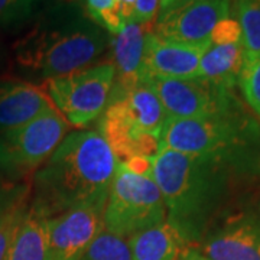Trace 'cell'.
Listing matches in <instances>:
<instances>
[{"label":"cell","instance_id":"obj_13","mask_svg":"<svg viewBox=\"0 0 260 260\" xmlns=\"http://www.w3.org/2000/svg\"><path fill=\"white\" fill-rule=\"evenodd\" d=\"M210 47L211 41L184 44L159 38L152 30L146 39L143 74L162 78H195L201 58Z\"/></svg>","mask_w":260,"mask_h":260},{"label":"cell","instance_id":"obj_11","mask_svg":"<svg viewBox=\"0 0 260 260\" xmlns=\"http://www.w3.org/2000/svg\"><path fill=\"white\" fill-rule=\"evenodd\" d=\"M232 5L233 0H182L159 13L153 34L184 44L207 42L217 23L232 15Z\"/></svg>","mask_w":260,"mask_h":260},{"label":"cell","instance_id":"obj_5","mask_svg":"<svg viewBox=\"0 0 260 260\" xmlns=\"http://www.w3.org/2000/svg\"><path fill=\"white\" fill-rule=\"evenodd\" d=\"M257 136L254 121L242 106L229 112L197 119H168L159 149L188 155H211L234 160Z\"/></svg>","mask_w":260,"mask_h":260},{"label":"cell","instance_id":"obj_29","mask_svg":"<svg viewBox=\"0 0 260 260\" xmlns=\"http://www.w3.org/2000/svg\"><path fill=\"white\" fill-rule=\"evenodd\" d=\"M179 260H208L204 257L195 247H184L181 251Z\"/></svg>","mask_w":260,"mask_h":260},{"label":"cell","instance_id":"obj_31","mask_svg":"<svg viewBox=\"0 0 260 260\" xmlns=\"http://www.w3.org/2000/svg\"><path fill=\"white\" fill-rule=\"evenodd\" d=\"M5 64H6V49L3 47V44L0 42V73L3 71Z\"/></svg>","mask_w":260,"mask_h":260},{"label":"cell","instance_id":"obj_17","mask_svg":"<svg viewBox=\"0 0 260 260\" xmlns=\"http://www.w3.org/2000/svg\"><path fill=\"white\" fill-rule=\"evenodd\" d=\"M47 218L30 210L20 218L5 260H47Z\"/></svg>","mask_w":260,"mask_h":260},{"label":"cell","instance_id":"obj_30","mask_svg":"<svg viewBox=\"0 0 260 260\" xmlns=\"http://www.w3.org/2000/svg\"><path fill=\"white\" fill-rule=\"evenodd\" d=\"M179 2H182V0H160V5H159V10H160V13H162V12H165V10L171 9L172 6L178 5Z\"/></svg>","mask_w":260,"mask_h":260},{"label":"cell","instance_id":"obj_26","mask_svg":"<svg viewBox=\"0 0 260 260\" xmlns=\"http://www.w3.org/2000/svg\"><path fill=\"white\" fill-rule=\"evenodd\" d=\"M211 45H230V44H242V28L240 23L232 15L224 18L217 23L211 32Z\"/></svg>","mask_w":260,"mask_h":260},{"label":"cell","instance_id":"obj_24","mask_svg":"<svg viewBox=\"0 0 260 260\" xmlns=\"http://www.w3.org/2000/svg\"><path fill=\"white\" fill-rule=\"evenodd\" d=\"M30 201V184L0 172V214Z\"/></svg>","mask_w":260,"mask_h":260},{"label":"cell","instance_id":"obj_20","mask_svg":"<svg viewBox=\"0 0 260 260\" xmlns=\"http://www.w3.org/2000/svg\"><path fill=\"white\" fill-rule=\"evenodd\" d=\"M80 260H132L127 239L103 229Z\"/></svg>","mask_w":260,"mask_h":260},{"label":"cell","instance_id":"obj_4","mask_svg":"<svg viewBox=\"0 0 260 260\" xmlns=\"http://www.w3.org/2000/svg\"><path fill=\"white\" fill-rule=\"evenodd\" d=\"M167 120V113L150 84V77L145 75L130 88L112 90L110 102L100 117L99 133L121 164L135 156L155 158Z\"/></svg>","mask_w":260,"mask_h":260},{"label":"cell","instance_id":"obj_21","mask_svg":"<svg viewBox=\"0 0 260 260\" xmlns=\"http://www.w3.org/2000/svg\"><path fill=\"white\" fill-rule=\"evenodd\" d=\"M85 5L88 16L109 34L116 35L124 28L120 16V0H85Z\"/></svg>","mask_w":260,"mask_h":260},{"label":"cell","instance_id":"obj_3","mask_svg":"<svg viewBox=\"0 0 260 260\" xmlns=\"http://www.w3.org/2000/svg\"><path fill=\"white\" fill-rule=\"evenodd\" d=\"M110 38L81 6L64 2L48 8L13 45L19 68L47 81L90 67Z\"/></svg>","mask_w":260,"mask_h":260},{"label":"cell","instance_id":"obj_10","mask_svg":"<svg viewBox=\"0 0 260 260\" xmlns=\"http://www.w3.org/2000/svg\"><path fill=\"white\" fill-rule=\"evenodd\" d=\"M106 198L90 201L47 218V260H80L104 229Z\"/></svg>","mask_w":260,"mask_h":260},{"label":"cell","instance_id":"obj_2","mask_svg":"<svg viewBox=\"0 0 260 260\" xmlns=\"http://www.w3.org/2000/svg\"><path fill=\"white\" fill-rule=\"evenodd\" d=\"M232 164L220 156L169 149H159L153 158L152 178L165 201L167 223L185 247L197 246L213 224L229 188Z\"/></svg>","mask_w":260,"mask_h":260},{"label":"cell","instance_id":"obj_23","mask_svg":"<svg viewBox=\"0 0 260 260\" xmlns=\"http://www.w3.org/2000/svg\"><path fill=\"white\" fill-rule=\"evenodd\" d=\"M41 0H0V29L16 28L35 15Z\"/></svg>","mask_w":260,"mask_h":260},{"label":"cell","instance_id":"obj_25","mask_svg":"<svg viewBox=\"0 0 260 260\" xmlns=\"http://www.w3.org/2000/svg\"><path fill=\"white\" fill-rule=\"evenodd\" d=\"M29 204H30V201L26 204L15 207L6 213L0 214V260H5V257H6L12 236L16 230L20 218L28 211Z\"/></svg>","mask_w":260,"mask_h":260},{"label":"cell","instance_id":"obj_8","mask_svg":"<svg viewBox=\"0 0 260 260\" xmlns=\"http://www.w3.org/2000/svg\"><path fill=\"white\" fill-rule=\"evenodd\" d=\"M114 78V65L104 62L49 78L44 88L70 126L85 127L106 110Z\"/></svg>","mask_w":260,"mask_h":260},{"label":"cell","instance_id":"obj_19","mask_svg":"<svg viewBox=\"0 0 260 260\" xmlns=\"http://www.w3.org/2000/svg\"><path fill=\"white\" fill-rule=\"evenodd\" d=\"M242 28L244 58L260 55V0H233Z\"/></svg>","mask_w":260,"mask_h":260},{"label":"cell","instance_id":"obj_27","mask_svg":"<svg viewBox=\"0 0 260 260\" xmlns=\"http://www.w3.org/2000/svg\"><path fill=\"white\" fill-rule=\"evenodd\" d=\"M160 0H136L135 23H152L156 16Z\"/></svg>","mask_w":260,"mask_h":260},{"label":"cell","instance_id":"obj_22","mask_svg":"<svg viewBox=\"0 0 260 260\" xmlns=\"http://www.w3.org/2000/svg\"><path fill=\"white\" fill-rule=\"evenodd\" d=\"M239 85L246 103L260 117V55L244 58Z\"/></svg>","mask_w":260,"mask_h":260},{"label":"cell","instance_id":"obj_28","mask_svg":"<svg viewBox=\"0 0 260 260\" xmlns=\"http://www.w3.org/2000/svg\"><path fill=\"white\" fill-rule=\"evenodd\" d=\"M121 165L129 169L130 172L138 174V175H150L152 177V165H153V158H146V156H135Z\"/></svg>","mask_w":260,"mask_h":260},{"label":"cell","instance_id":"obj_16","mask_svg":"<svg viewBox=\"0 0 260 260\" xmlns=\"http://www.w3.org/2000/svg\"><path fill=\"white\" fill-rule=\"evenodd\" d=\"M243 64L244 48L242 44L211 45L201 58L198 77L234 90V87L239 84Z\"/></svg>","mask_w":260,"mask_h":260},{"label":"cell","instance_id":"obj_18","mask_svg":"<svg viewBox=\"0 0 260 260\" xmlns=\"http://www.w3.org/2000/svg\"><path fill=\"white\" fill-rule=\"evenodd\" d=\"M127 243L132 260H179L185 247L168 223L136 233Z\"/></svg>","mask_w":260,"mask_h":260},{"label":"cell","instance_id":"obj_14","mask_svg":"<svg viewBox=\"0 0 260 260\" xmlns=\"http://www.w3.org/2000/svg\"><path fill=\"white\" fill-rule=\"evenodd\" d=\"M153 30V23H126L119 34L110 38L112 64L116 70L113 91H121L138 84L143 74V56L146 39Z\"/></svg>","mask_w":260,"mask_h":260},{"label":"cell","instance_id":"obj_7","mask_svg":"<svg viewBox=\"0 0 260 260\" xmlns=\"http://www.w3.org/2000/svg\"><path fill=\"white\" fill-rule=\"evenodd\" d=\"M70 124L51 107L16 129L0 132V172L22 179L37 172L67 136Z\"/></svg>","mask_w":260,"mask_h":260},{"label":"cell","instance_id":"obj_6","mask_svg":"<svg viewBox=\"0 0 260 260\" xmlns=\"http://www.w3.org/2000/svg\"><path fill=\"white\" fill-rule=\"evenodd\" d=\"M164 223H167V207L153 178L133 174L119 162L107 192L104 230L129 239Z\"/></svg>","mask_w":260,"mask_h":260},{"label":"cell","instance_id":"obj_12","mask_svg":"<svg viewBox=\"0 0 260 260\" xmlns=\"http://www.w3.org/2000/svg\"><path fill=\"white\" fill-rule=\"evenodd\" d=\"M194 247L208 260H260V217L232 214L211 224Z\"/></svg>","mask_w":260,"mask_h":260},{"label":"cell","instance_id":"obj_15","mask_svg":"<svg viewBox=\"0 0 260 260\" xmlns=\"http://www.w3.org/2000/svg\"><path fill=\"white\" fill-rule=\"evenodd\" d=\"M55 107L44 85L10 80L0 84V132L16 129Z\"/></svg>","mask_w":260,"mask_h":260},{"label":"cell","instance_id":"obj_9","mask_svg":"<svg viewBox=\"0 0 260 260\" xmlns=\"http://www.w3.org/2000/svg\"><path fill=\"white\" fill-rule=\"evenodd\" d=\"M168 119H197L229 112L240 106L232 88L211 83L201 77L162 78L150 77Z\"/></svg>","mask_w":260,"mask_h":260},{"label":"cell","instance_id":"obj_1","mask_svg":"<svg viewBox=\"0 0 260 260\" xmlns=\"http://www.w3.org/2000/svg\"><path fill=\"white\" fill-rule=\"evenodd\" d=\"M119 160L97 130H74L38 169L30 210L44 218L106 198Z\"/></svg>","mask_w":260,"mask_h":260}]
</instances>
